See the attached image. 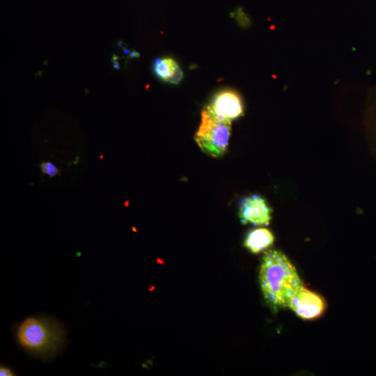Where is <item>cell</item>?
Wrapping results in <instances>:
<instances>
[{"mask_svg": "<svg viewBox=\"0 0 376 376\" xmlns=\"http://www.w3.org/2000/svg\"><path fill=\"white\" fill-rule=\"evenodd\" d=\"M217 117L232 121L244 114V106L240 95L229 89L216 93L205 107Z\"/></svg>", "mask_w": 376, "mask_h": 376, "instance_id": "5b68a950", "label": "cell"}, {"mask_svg": "<svg viewBox=\"0 0 376 376\" xmlns=\"http://www.w3.org/2000/svg\"><path fill=\"white\" fill-rule=\"evenodd\" d=\"M20 345L26 351L47 356L58 351L64 341V331L57 322L47 318L29 317L17 331Z\"/></svg>", "mask_w": 376, "mask_h": 376, "instance_id": "7a4b0ae2", "label": "cell"}, {"mask_svg": "<svg viewBox=\"0 0 376 376\" xmlns=\"http://www.w3.org/2000/svg\"><path fill=\"white\" fill-rule=\"evenodd\" d=\"M274 242L273 233L265 228H258L249 232L244 245L253 253H259L267 249Z\"/></svg>", "mask_w": 376, "mask_h": 376, "instance_id": "52a82bcc", "label": "cell"}, {"mask_svg": "<svg viewBox=\"0 0 376 376\" xmlns=\"http://www.w3.org/2000/svg\"><path fill=\"white\" fill-rule=\"evenodd\" d=\"M40 168L43 174L47 175L50 178L60 175V170L51 162L44 161L40 164Z\"/></svg>", "mask_w": 376, "mask_h": 376, "instance_id": "9c48e42d", "label": "cell"}, {"mask_svg": "<svg viewBox=\"0 0 376 376\" xmlns=\"http://www.w3.org/2000/svg\"><path fill=\"white\" fill-rule=\"evenodd\" d=\"M259 281L264 298L274 308L288 307L302 285L295 267L283 253L277 250L264 253Z\"/></svg>", "mask_w": 376, "mask_h": 376, "instance_id": "6da1fadb", "label": "cell"}, {"mask_svg": "<svg viewBox=\"0 0 376 376\" xmlns=\"http://www.w3.org/2000/svg\"><path fill=\"white\" fill-rule=\"evenodd\" d=\"M0 375L1 376H11V375H14V373L9 368L1 366Z\"/></svg>", "mask_w": 376, "mask_h": 376, "instance_id": "30bf717a", "label": "cell"}, {"mask_svg": "<svg viewBox=\"0 0 376 376\" xmlns=\"http://www.w3.org/2000/svg\"><path fill=\"white\" fill-rule=\"evenodd\" d=\"M272 210L266 200L258 195L245 197L240 203L239 217L242 224L267 226L272 219Z\"/></svg>", "mask_w": 376, "mask_h": 376, "instance_id": "8992f818", "label": "cell"}, {"mask_svg": "<svg viewBox=\"0 0 376 376\" xmlns=\"http://www.w3.org/2000/svg\"><path fill=\"white\" fill-rule=\"evenodd\" d=\"M230 133V121L221 119L204 108L194 141L205 154L220 157L226 153Z\"/></svg>", "mask_w": 376, "mask_h": 376, "instance_id": "3957f363", "label": "cell"}, {"mask_svg": "<svg viewBox=\"0 0 376 376\" xmlns=\"http://www.w3.org/2000/svg\"><path fill=\"white\" fill-rule=\"evenodd\" d=\"M156 75L163 81L178 84L183 73L176 61L171 58H157L154 65Z\"/></svg>", "mask_w": 376, "mask_h": 376, "instance_id": "ba28073f", "label": "cell"}, {"mask_svg": "<svg viewBox=\"0 0 376 376\" xmlns=\"http://www.w3.org/2000/svg\"><path fill=\"white\" fill-rule=\"evenodd\" d=\"M288 307L300 318L311 320L322 315L326 302L321 295L302 285L290 299Z\"/></svg>", "mask_w": 376, "mask_h": 376, "instance_id": "277c9868", "label": "cell"}]
</instances>
